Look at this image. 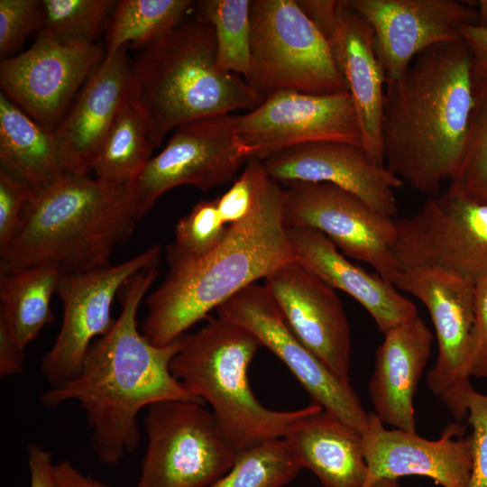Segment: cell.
Listing matches in <instances>:
<instances>
[{
    "label": "cell",
    "instance_id": "1",
    "mask_svg": "<svg viewBox=\"0 0 487 487\" xmlns=\"http://www.w3.org/2000/svg\"><path fill=\"white\" fill-rule=\"evenodd\" d=\"M158 274L155 265L124 285L122 311L112 327L90 345L73 377L41 398L51 409L69 401L79 404L91 430L93 453L104 464L116 465L137 448L142 409L166 400L204 403L170 372L184 335L157 346L138 329V309Z\"/></svg>",
    "mask_w": 487,
    "mask_h": 487
},
{
    "label": "cell",
    "instance_id": "2",
    "mask_svg": "<svg viewBox=\"0 0 487 487\" xmlns=\"http://www.w3.org/2000/svg\"><path fill=\"white\" fill-rule=\"evenodd\" d=\"M472 55L463 39L432 46L385 85L384 165L434 197L455 176L473 106Z\"/></svg>",
    "mask_w": 487,
    "mask_h": 487
},
{
    "label": "cell",
    "instance_id": "3",
    "mask_svg": "<svg viewBox=\"0 0 487 487\" xmlns=\"http://www.w3.org/2000/svg\"><path fill=\"white\" fill-rule=\"evenodd\" d=\"M285 189L270 175L255 204L209 254L192 262L167 261L163 281L146 299L142 334L165 346L245 287L297 262L283 220Z\"/></svg>",
    "mask_w": 487,
    "mask_h": 487
},
{
    "label": "cell",
    "instance_id": "4",
    "mask_svg": "<svg viewBox=\"0 0 487 487\" xmlns=\"http://www.w3.org/2000/svg\"><path fill=\"white\" fill-rule=\"evenodd\" d=\"M138 222L128 187L64 173L32 191L18 233L0 255V272L50 265L77 273L107 266Z\"/></svg>",
    "mask_w": 487,
    "mask_h": 487
},
{
    "label": "cell",
    "instance_id": "5",
    "mask_svg": "<svg viewBox=\"0 0 487 487\" xmlns=\"http://www.w3.org/2000/svg\"><path fill=\"white\" fill-rule=\"evenodd\" d=\"M130 69V98L142 114L154 146L181 124L249 112L264 99L241 76L217 69L215 32L201 17L140 49Z\"/></svg>",
    "mask_w": 487,
    "mask_h": 487
},
{
    "label": "cell",
    "instance_id": "6",
    "mask_svg": "<svg viewBox=\"0 0 487 487\" xmlns=\"http://www.w3.org/2000/svg\"><path fill=\"white\" fill-rule=\"evenodd\" d=\"M245 328L218 317L184 335L170 372L187 390L211 407L226 442L239 455L268 440L284 437L289 426L309 409L266 408L253 394L248 368L259 347Z\"/></svg>",
    "mask_w": 487,
    "mask_h": 487
},
{
    "label": "cell",
    "instance_id": "7",
    "mask_svg": "<svg viewBox=\"0 0 487 487\" xmlns=\"http://www.w3.org/2000/svg\"><path fill=\"white\" fill-rule=\"evenodd\" d=\"M246 81L264 97L289 90L348 91L329 44L296 0H251V69Z\"/></svg>",
    "mask_w": 487,
    "mask_h": 487
},
{
    "label": "cell",
    "instance_id": "8",
    "mask_svg": "<svg viewBox=\"0 0 487 487\" xmlns=\"http://www.w3.org/2000/svg\"><path fill=\"white\" fill-rule=\"evenodd\" d=\"M147 446L136 487H206L226 473L236 454L203 404L166 400L148 408Z\"/></svg>",
    "mask_w": 487,
    "mask_h": 487
},
{
    "label": "cell",
    "instance_id": "9",
    "mask_svg": "<svg viewBox=\"0 0 487 487\" xmlns=\"http://www.w3.org/2000/svg\"><path fill=\"white\" fill-rule=\"evenodd\" d=\"M394 286L427 308L437 341V358L427 373L429 390L454 418H466L474 332V281L431 267L403 270Z\"/></svg>",
    "mask_w": 487,
    "mask_h": 487
},
{
    "label": "cell",
    "instance_id": "10",
    "mask_svg": "<svg viewBox=\"0 0 487 487\" xmlns=\"http://www.w3.org/2000/svg\"><path fill=\"white\" fill-rule=\"evenodd\" d=\"M394 223L392 251L402 271L438 268L472 281L487 275V203L447 188Z\"/></svg>",
    "mask_w": 487,
    "mask_h": 487
},
{
    "label": "cell",
    "instance_id": "11",
    "mask_svg": "<svg viewBox=\"0 0 487 487\" xmlns=\"http://www.w3.org/2000/svg\"><path fill=\"white\" fill-rule=\"evenodd\" d=\"M249 160L232 115L207 116L179 125L129 186L138 220L168 190L191 185L207 191L231 181Z\"/></svg>",
    "mask_w": 487,
    "mask_h": 487
},
{
    "label": "cell",
    "instance_id": "12",
    "mask_svg": "<svg viewBox=\"0 0 487 487\" xmlns=\"http://www.w3.org/2000/svg\"><path fill=\"white\" fill-rule=\"evenodd\" d=\"M284 185L283 220L287 228L307 227L322 233L345 255L366 262L381 278L394 283L402 271L392 251L395 218L333 184L292 181Z\"/></svg>",
    "mask_w": 487,
    "mask_h": 487
},
{
    "label": "cell",
    "instance_id": "13",
    "mask_svg": "<svg viewBox=\"0 0 487 487\" xmlns=\"http://www.w3.org/2000/svg\"><path fill=\"white\" fill-rule=\"evenodd\" d=\"M232 118L250 159L264 161L289 148L318 142L362 147L360 124L348 91L329 95L276 91L265 96L253 110Z\"/></svg>",
    "mask_w": 487,
    "mask_h": 487
},
{
    "label": "cell",
    "instance_id": "14",
    "mask_svg": "<svg viewBox=\"0 0 487 487\" xmlns=\"http://www.w3.org/2000/svg\"><path fill=\"white\" fill-rule=\"evenodd\" d=\"M161 253V247L152 245L121 263L61 274L57 294L63 307L62 323L40 365L51 387L78 372L90 345L114 325L111 309L119 289L138 272L159 265Z\"/></svg>",
    "mask_w": 487,
    "mask_h": 487
},
{
    "label": "cell",
    "instance_id": "15",
    "mask_svg": "<svg viewBox=\"0 0 487 487\" xmlns=\"http://www.w3.org/2000/svg\"><path fill=\"white\" fill-rule=\"evenodd\" d=\"M217 317L251 332L291 372L313 400L361 433L369 412L351 386L330 371L296 336L265 288L251 284L216 308Z\"/></svg>",
    "mask_w": 487,
    "mask_h": 487
},
{
    "label": "cell",
    "instance_id": "16",
    "mask_svg": "<svg viewBox=\"0 0 487 487\" xmlns=\"http://www.w3.org/2000/svg\"><path fill=\"white\" fill-rule=\"evenodd\" d=\"M105 56L96 43L66 44L38 33L29 49L2 60V92L39 124L55 132Z\"/></svg>",
    "mask_w": 487,
    "mask_h": 487
},
{
    "label": "cell",
    "instance_id": "17",
    "mask_svg": "<svg viewBox=\"0 0 487 487\" xmlns=\"http://www.w3.org/2000/svg\"><path fill=\"white\" fill-rule=\"evenodd\" d=\"M301 9L326 37L356 110L362 147L384 165L381 119L386 78L375 50L372 26L344 0H301Z\"/></svg>",
    "mask_w": 487,
    "mask_h": 487
},
{
    "label": "cell",
    "instance_id": "18",
    "mask_svg": "<svg viewBox=\"0 0 487 487\" xmlns=\"http://www.w3.org/2000/svg\"><path fill=\"white\" fill-rule=\"evenodd\" d=\"M372 26L386 81L400 78L423 51L462 39L477 24L469 2L456 0H344Z\"/></svg>",
    "mask_w": 487,
    "mask_h": 487
},
{
    "label": "cell",
    "instance_id": "19",
    "mask_svg": "<svg viewBox=\"0 0 487 487\" xmlns=\"http://www.w3.org/2000/svg\"><path fill=\"white\" fill-rule=\"evenodd\" d=\"M459 423L446 427L441 436L429 440L399 428L387 429L369 412L361 433L367 464L363 487H399L405 476H421L441 487H467L472 470V441Z\"/></svg>",
    "mask_w": 487,
    "mask_h": 487
},
{
    "label": "cell",
    "instance_id": "20",
    "mask_svg": "<svg viewBox=\"0 0 487 487\" xmlns=\"http://www.w3.org/2000/svg\"><path fill=\"white\" fill-rule=\"evenodd\" d=\"M264 280L296 336L338 378L350 382L351 333L335 289L297 262L277 268Z\"/></svg>",
    "mask_w": 487,
    "mask_h": 487
},
{
    "label": "cell",
    "instance_id": "21",
    "mask_svg": "<svg viewBox=\"0 0 487 487\" xmlns=\"http://www.w3.org/2000/svg\"><path fill=\"white\" fill-rule=\"evenodd\" d=\"M267 173L283 184L325 182L344 188L379 213L396 218L395 189L403 181L385 166L374 163L361 146L310 142L289 148L262 161Z\"/></svg>",
    "mask_w": 487,
    "mask_h": 487
},
{
    "label": "cell",
    "instance_id": "22",
    "mask_svg": "<svg viewBox=\"0 0 487 487\" xmlns=\"http://www.w3.org/2000/svg\"><path fill=\"white\" fill-rule=\"evenodd\" d=\"M127 46L103 61L87 78L55 130L64 173L87 175L121 108L131 96Z\"/></svg>",
    "mask_w": 487,
    "mask_h": 487
},
{
    "label": "cell",
    "instance_id": "23",
    "mask_svg": "<svg viewBox=\"0 0 487 487\" xmlns=\"http://www.w3.org/2000/svg\"><path fill=\"white\" fill-rule=\"evenodd\" d=\"M383 335L369 381L373 413L383 424L416 432L413 400L430 356L434 336L418 316Z\"/></svg>",
    "mask_w": 487,
    "mask_h": 487
},
{
    "label": "cell",
    "instance_id": "24",
    "mask_svg": "<svg viewBox=\"0 0 487 487\" xmlns=\"http://www.w3.org/2000/svg\"><path fill=\"white\" fill-rule=\"evenodd\" d=\"M288 234L297 262L333 289L358 301L384 334L418 315L417 306L390 281L351 262L322 233L307 227H289Z\"/></svg>",
    "mask_w": 487,
    "mask_h": 487
},
{
    "label": "cell",
    "instance_id": "25",
    "mask_svg": "<svg viewBox=\"0 0 487 487\" xmlns=\"http://www.w3.org/2000/svg\"><path fill=\"white\" fill-rule=\"evenodd\" d=\"M284 437L302 469L323 487H363L367 464L361 432L318 404L312 402Z\"/></svg>",
    "mask_w": 487,
    "mask_h": 487
},
{
    "label": "cell",
    "instance_id": "26",
    "mask_svg": "<svg viewBox=\"0 0 487 487\" xmlns=\"http://www.w3.org/2000/svg\"><path fill=\"white\" fill-rule=\"evenodd\" d=\"M1 168L26 182L33 190L58 179L62 170L57 140L0 92Z\"/></svg>",
    "mask_w": 487,
    "mask_h": 487
},
{
    "label": "cell",
    "instance_id": "27",
    "mask_svg": "<svg viewBox=\"0 0 487 487\" xmlns=\"http://www.w3.org/2000/svg\"><path fill=\"white\" fill-rule=\"evenodd\" d=\"M61 274L50 265L0 272V318L23 350L54 320L51 299Z\"/></svg>",
    "mask_w": 487,
    "mask_h": 487
},
{
    "label": "cell",
    "instance_id": "28",
    "mask_svg": "<svg viewBox=\"0 0 487 487\" xmlns=\"http://www.w3.org/2000/svg\"><path fill=\"white\" fill-rule=\"evenodd\" d=\"M153 147L148 124L129 98L95 158V178L129 188L150 161Z\"/></svg>",
    "mask_w": 487,
    "mask_h": 487
},
{
    "label": "cell",
    "instance_id": "29",
    "mask_svg": "<svg viewBox=\"0 0 487 487\" xmlns=\"http://www.w3.org/2000/svg\"><path fill=\"white\" fill-rule=\"evenodd\" d=\"M193 1L121 0L106 27L105 55L112 56L129 43L142 49L164 37L183 23Z\"/></svg>",
    "mask_w": 487,
    "mask_h": 487
},
{
    "label": "cell",
    "instance_id": "30",
    "mask_svg": "<svg viewBox=\"0 0 487 487\" xmlns=\"http://www.w3.org/2000/svg\"><path fill=\"white\" fill-rule=\"evenodd\" d=\"M198 6L215 32L217 69L246 80L251 69V0H203Z\"/></svg>",
    "mask_w": 487,
    "mask_h": 487
},
{
    "label": "cell",
    "instance_id": "31",
    "mask_svg": "<svg viewBox=\"0 0 487 487\" xmlns=\"http://www.w3.org/2000/svg\"><path fill=\"white\" fill-rule=\"evenodd\" d=\"M301 469L287 439L274 438L237 455L230 470L206 487H283Z\"/></svg>",
    "mask_w": 487,
    "mask_h": 487
},
{
    "label": "cell",
    "instance_id": "32",
    "mask_svg": "<svg viewBox=\"0 0 487 487\" xmlns=\"http://www.w3.org/2000/svg\"><path fill=\"white\" fill-rule=\"evenodd\" d=\"M473 78V106L460 164L448 188L487 203V75Z\"/></svg>",
    "mask_w": 487,
    "mask_h": 487
},
{
    "label": "cell",
    "instance_id": "33",
    "mask_svg": "<svg viewBox=\"0 0 487 487\" xmlns=\"http://www.w3.org/2000/svg\"><path fill=\"white\" fill-rule=\"evenodd\" d=\"M116 2L113 0H41L38 33L66 44H94Z\"/></svg>",
    "mask_w": 487,
    "mask_h": 487
},
{
    "label": "cell",
    "instance_id": "34",
    "mask_svg": "<svg viewBox=\"0 0 487 487\" xmlns=\"http://www.w3.org/2000/svg\"><path fill=\"white\" fill-rule=\"evenodd\" d=\"M228 226L223 223L216 199L198 203L175 226V239L166 250L167 261L192 262L209 254L224 239Z\"/></svg>",
    "mask_w": 487,
    "mask_h": 487
},
{
    "label": "cell",
    "instance_id": "35",
    "mask_svg": "<svg viewBox=\"0 0 487 487\" xmlns=\"http://www.w3.org/2000/svg\"><path fill=\"white\" fill-rule=\"evenodd\" d=\"M42 25L39 0H0V55L15 52L25 39Z\"/></svg>",
    "mask_w": 487,
    "mask_h": 487
},
{
    "label": "cell",
    "instance_id": "36",
    "mask_svg": "<svg viewBox=\"0 0 487 487\" xmlns=\"http://www.w3.org/2000/svg\"><path fill=\"white\" fill-rule=\"evenodd\" d=\"M268 176L262 161L253 158L247 161L241 176L216 199L219 216L224 224L231 225L250 213Z\"/></svg>",
    "mask_w": 487,
    "mask_h": 487
},
{
    "label": "cell",
    "instance_id": "37",
    "mask_svg": "<svg viewBox=\"0 0 487 487\" xmlns=\"http://www.w3.org/2000/svg\"><path fill=\"white\" fill-rule=\"evenodd\" d=\"M465 408L472 427V470L467 487H487V394L472 386L466 393Z\"/></svg>",
    "mask_w": 487,
    "mask_h": 487
},
{
    "label": "cell",
    "instance_id": "38",
    "mask_svg": "<svg viewBox=\"0 0 487 487\" xmlns=\"http://www.w3.org/2000/svg\"><path fill=\"white\" fill-rule=\"evenodd\" d=\"M32 191L26 182L0 169V255L18 233L24 205Z\"/></svg>",
    "mask_w": 487,
    "mask_h": 487
},
{
    "label": "cell",
    "instance_id": "39",
    "mask_svg": "<svg viewBox=\"0 0 487 487\" xmlns=\"http://www.w3.org/2000/svg\"><path fill=\"white\" fill-rule=\"evenodd\" d=\"M485 356H487V275L474 281V332L472 369Z\"/></svg>",
    "mask_w": 487,
    "mask_h": 487
},
{
    "label": "cell",
    "instance_id": "40",
    "mask_svg": "<svg viewBox=\"0 0 487 487\" xmlns=\"http://www.w3.org/2000/svg\"><path fill=\"white\" fill-rule=\"evenodd\" d=\"M24 362V350L0 318V376L5 378L23 373Z\"/></svg>",
    "mask_w": 487,
    "mask_h": 487
},
{
    "label": "cell",
    "instance_id": "41",
    "mask_svg": "<svg viewBox=\"0 0 487 487\" xmlns=\"http://www.w3.org/2000/svg\"><path fill=\"white\" fill-rule=\"evenodd\" d=\"M30 487H58L51 454L39 445L28 446Z\"/></svg>",
    "mask_w": 487,
    "mask_h": 487
},
{
    "label": "cell",
    "instance_id": "42",
    "mask_svg": "<svg viewBox=\"0 0 487 487\" xmlns=\"http://www.w3.org/2000/svg\"><path fill=\"white\" fill-rule=\"evenodd\" d=\"M472 55L473 77L487 75V28L470 25L461 32Z\"/></svg>",
    "mask_w": 487,
    "mask_h": 487
},
{
    "label": "cell",
    "instance_id": "43",
    "mask_svg": "<svg viewBox=\"0 0 487 487\" xmlns=\"http://www.w3.org/2000/svg\"><path fill=\"white\" fill-rule=\"evenodd\" d=\"M54 476L58 487H112L83 474L68 460L54 464Z\"/></svg>",
    "mask_w": 487,
    "mask_h": 487
},
{
    "label": "cell",
    "instance_id": "44",
    "mask_svg": "<svg viewBox=\"0 0 487 487\" xmlns=\"http://www.w3.org/2000/svg\"><path fill=\"white\" fill-rule=\"evenodd\" d=\"M474 5L477 7L478 14V23L476 25L487 28V0L476 1Z\"/></svg>",
    "mask_w": 487,
    "mask_h": 487
},
{
    "label": "cell",
    "instance_id": "45",
    "mask_svg": "<svg viewBox=\"0 0 487 487\" xmlns=\"http://www.w3.org/2000/svg\"><path fill=\"white\" fill-rule=\"evenodd\" d=\"M471 376L477 378H487V356H485L473 367Z\"/></svg>",
    "mask_w": 487,
    "mask_h": 487
}]
</instances>
